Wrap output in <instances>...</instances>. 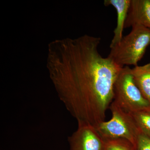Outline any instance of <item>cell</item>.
<instances>
[{"mask_svg": "<svg viewBox=\"0 0 150 150\" xmlns=\"http://www.w3.org/2000/svg\"><path fill=\"white\" fill-rule=\"evenodd\" d=\"M100 38L84 35L53 40L47 69L59 99L78 123L96 127L105 121L122 67L100 54Z\"/></svg>", "mask_w": 150, "mask_h": 150, "instance_id": "6da1fadb", "label": "cell"}, {"mask_svg": "<svg viewBox=\"0 0 150 150\" xmlns=\"http://www.w3.org/2000/svg\"><path fill=\"white\" fill-rule=\"evenodd\" d=\"M149 45L150 29L141 25H135L129 34L110 48L108 57L122 68L131 65L136 67Z\"/></svg>", "mask_w": 150, "mask_h": 150, "instance_id": "7a4b0ae2", "label": "cell"}, {"mask_svg": "<svg viewBox=\"0 0 150 150\" xmlns=\"http://www.w3.org/2000/svg\"><path fill=\"white\" fill-rule=\"evenodd\" d=\"M109 108L112 118L95 127L103 139L105 140L122 139L136 144L141 133L132 114L111 103Z\"/></svg>", "mask_w": 150, "mask_h": 150, "instance_id": "3957f363", "label": "cell"}, {"mask_svg": "<svg viewBox=\"0 0 150 150\" xmlns=\"http://www.w3.org/2000/svg\"><path fill=\"white\" fill-rule=\"evenodd\" d=\"M114 92L112 102L126 112L133 113L150 108V102L134 82L129 67L121 69L115 81Z\"/></svg>", "mask_w": 150, "mask_h": 150, "instance_id": "277c9868", "label": "cell"}, {"mask_svg": "<svg viewBox=\"0 0 150 150\" xmlns=\"http://www.w3.org/2000/svg\"><path fill=\"white\" fill-rule=\"evenodd\" d=\"M78 124L77 130L68 137L70 150H105V140L94 126Z\"/></svg>", "mask_w": 150, "mask_h": 150, "instance_id": "5b68a950", "label": "cell"}, {"mask_svg": "<svg viewBox=\"0 0 150 150\" xmlns=\"http://www.w3.org/2000/svg\"><path fill=\"white\" fill-rule=\"evenodd\" d=\"M136 24L150 29V0H131L125 28Z\"/></svg>", "mask_w": 150, "mask_h": 150, "instance_id": "8992f818", "label": "cell"}, {"mask_svg": "<svg viewBox=\"0 0 150 150\" xmlns=\"http://www.w3.org/2000/svg\"><path fill=\"white\" fill-rule=\"evenodd\" d=\"M131 0H105V6H112L116 10L117 14V25L113 31L114 36L111 40L110 48L119 43L123 37V29L128 16Z\"/></svg>", "mask_w": 150, "mask_h": 150, "instance_id": "52a82bcc", "label": "cell"}, {"mask_svg": "<svg viewBox=\"0 0 150 150\" xmlns=\"http://www.w3.org/2000/svg\"><path fill=\"white\" fill-rule=\"evenodd\" d=\"M134 82L143 96L150 102V62L131 69Z\"/></svg>", "mask_w": 150, "mask_h": 150, "instance_id": "ba28073f", "label": "cell"}, {"mask_svg": "<svg viewBox=\"0 0 150 150\" xmlns=\"http://www.w3.org/2000/svg\"><path fill=\"white\" fill-rule=\"evenodd\" d=\"M131 113L140 131L150 137V108Z\"/></svg>", "mask_w": 150, "mask_h": 150, "instance_id": "9c48e42d", "label": "cell"}, {"mask_svg": "<svg viewBox=\"0 0 150 150\" xmlns=\"http://www.w3.org/2000/svg\"><path fill=\"white\" fill-rule=\"evenodd\" d=\"M105 150H134L133 144L124 139L105 140Z\"/></svg>", "mask_w": 150, "mask_h": 150, "instance_id": "30bf717a", "label": "cell"}, {"mask_svg": "<svg viewBox=\"0 0 150 150\" xmlns=\"http://www.w3.org/2000/svg\"><path fill=\"white\" fill-rule=\"evenodd\" d=\"M134 147V150H150V137L141 132Z\"/></svg>", "mask_w": 150, "mask_h": 150, "instance_id": "8fae6325", "label": "cell"}]
</instances>
